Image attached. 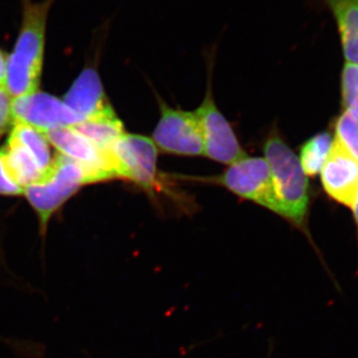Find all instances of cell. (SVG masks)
Returning <instances> with one entry per match:
<instances>
[{
  "label": "cell",
  "mask_w": 358,
  "mask_h": 358,
  "mask_svg": "<svg viewBox=\"0 0 358 358\" xmlns=\"http://www.w3.org/2000/svg\"><path fill=\"white\" fill-rule=\"evenodd\" d=\"M57 0H20L21 20L13 50L6 58V89L11 98L34 93L43 69L49 14Z\"/></svg>",
  "instance_id": "cell-1"
},
{
  "label": "cell",
  "mask_w": 358,
  "mask_h": 358,
  "mask_svg": "<svg viewBox=\"0 0 358 358\" xmlns=\"http://www.w3.org/2000/svg\"><path fill=\"white\" fill-rule=\"evenodd\" d=\"M264 154L272 174L275 199L279 205V215L288 220L308 238L315 253L319 256L320 264L334 282V288L341 291L336 275L327 266L308 231L310 183L301 169L300 159L275 131L266 141Z\"/></svg>",
  "instance_id": "cell-2"
},
{
  "label": "cell",
  "mask_w": 358,
  "mask_h": 358,
  "mask_svg": "<svg viewBox=\"0 0 358 358\" xmlns=\"http://www.w3.org/2000/svg\"><path fill=\"white\" fill-rule=\"evenodd\" d=\"M88 173L81 164L57 155L45 178L25 187L23 194L36 212L39 233L45 237L51 218L83 185H90Z\"/></svg>",
  "instance_id": "cell-3"
},
{
  "label": "cell",
  "mask_w": 358,
  "mask_h": 358,
  "mask_svg": "<svg viewBox=\"0 0 358 358\" xmlns=\"http://www.w3.org/2000/svg\"><path fill=\"white\" fill-rule=\"evenodd\" d=\"M160 119L152 134L155 147L167 154L204 155V141L194 112L173 109L159 98Z\"/></svg>",
  "instance_id": "cell-4"
},
{
  "label": "cell",
  "mask_w": 358,
  "mask_h": 358,
  "mask_svg": "<svg viewBox=\"0 0 358 358\" xmlns=\"http://www.w3.org/2000/svg\"><path fill=\"white\" fill-rule=\"evenodd\" d=\"M212 179L241 199L251 200L279 215L272 174L266 159L247 155Z\"/></svg>",
  "instance_id": "cell-5"
},
{
  "label": "cell",
  "mask_w": 358,
  "mask_h": 358,
  "mask_svg": "<svg viewBox=\"0 0 358 358\" xmlns=\"http://www.w3.org/2000/svg\"><path fill=\"white\" fill-rule=\"evenodd\" d=\"M61 155L74 160L86 169L91 183L119 178L112 150H103L71 127L44 133Z\"/></svg>",
  "instance_id": "cell-6"
},
{
  "label": "cell",
  "mask_w": 358,
  "mask_h": 358,
  "mask_svg": "<svg viewBox=\"0 0 358 358\" xmlns=\"http://www.w3.org/2000/svg\"><path fill=\"white\" fill-rule=\"evenodd\" d=\"M157 152L152 138L124 134L112 148L117 176L152 193L157 185Z\"/></svg>",
  "instance_id": "cell-7"
},
{
  "label": "cell",
  "mask_w": 358,
  "mask_h": 358,
  "mask_svg": "<svg viewBox=\"0 0 358 358\" xmlns=\"http://www.w3.org/2000/svg\"><path fill=\"white\" fill-rule=\"evenodd\" d=\"M194 113L203 136L204 155L214 162L230 166L247 157L229 122L214 102L210 81L203 102Z\"/></svg>",
  "instance_id": "cell-8"
},
{
  "label": "cell",
  "mask_w": 358,
  "mask_h": 358,
  "mask_svg": "<svg viewBox=\"0 0 358 358\" xmlns=\"http://www.w3.org/2000/svg\"><path fill=\"white\" fill-rule=\"evenodd\" d=\"M14 122L29 124L42 133L64 127H73L84 120L64 102L42 92H34L13 99Z\"/></svg>",
  "instance_id": "cell-9"
},
{
  "label": "cell",
  "mask_w": 358,
  "mask_h": 358,
  "mask_svg": "<svg viewBox=\"0 0 358 358\" xmlns=\"http://www.w3.org/2000/svg\"><path fill=\"white\" fill-rule=\"evenodd\" d=\"M320 173L329 196L352 208L358 194V159L334 141Z\"/></svg>",
  "instance_id": "cell-10"
},
{
  "label": "cell",
  "mask_w": 358,
  "mask_h": 358,
  "mask_svg": "<svg viewBox=\"0 0 358 358\" xmlns=\"http://www.w3.org/2000/svg\"><path fill=\"white\" fill-rule=\"evenodd\" d=\"M63 102L84 121L112 108L108 102L98 73L91 67L82 71L66 94Z\"/></svg>",
  "instance_id": "cell-11"
},
{
  "label": "cell",
  "mask_w": 358,
  "mask_h": 358,
  "mask_svg": "<svg viewBox=\"0 0 358 358\" xmlns=\"http://www.w3.org/2000/svg\"><path fill=\"white\" fill-rule=\"evenodd\" d=\"M334 16L343 56L358 65V0H320Z\"/></svg>",
  "instance_id": "cell-12"
},
{
  "label": "cell",
  "mask_w": 358,
  "mask_h": 358,
  "mask_svg": "<svg viewBox=\"0 0 358 358\" xmlns=\"http://www.w3.org/2000/svg\"><path fill=\"white\" fill-rule=\"evenodd\" d=\"M1 152L9 178L20 187L35 185L45 178L34 157L13 136H9Z\"/></svg>",
  "instance_id": "cell-13"
},
{
  "label": "cell",
  "mask_w": 358,
  "mask_h": 358,
  "mask_svg": "<svg viewBox=\"0 0 358 358\" xmlns=\"http://www.w3.org/2000/svg\"><path fill=\"white\" fill-rule=\"evenodd\" d=\"M103 150H112L124 136V128L113 108L71 127Z\"/></svg>",
  "instance_id": "cell-14"
},
{
  "label": "cell",
  "mask_w": 358,
  "mask_h": 358,
  "mask_svg": "<svg viewBox=\"0 0 358 358\" xmlns=\"http://www.w3.org/2000/svg\"><path fill=\"white\" fill-rule=\"evenodd\" d=\"M10 136L20 141L23 147L29 150L45 176L51 169L54 157H52L50 145L44 133L23 122H14Z\"/></svg>",
  "instance_id": "cell-15"
},
{
  "label": "cell",
  "mask_w": 358,
  "mask_h": 358,
  "mask_svg": "<svg viewBox=\"0 0 358 358\" xmlns=\"http://www.w3.org/2000/svg\"><path fill=\"white\" fill-rule=\"evenodd\" d=\"M331 145V134L320 133L315 134L303 145L300 162L306 176H315L322 171Z\"/></svg>",
  "instance_id": "cell-16"
},
{
  "label": "cell",
  "mask_w": 358,
  "mask_h": 358,
  "mask_svg": "<svg viewBox=\"0 0 358 358\" xmlns=\"http://www.w3.org/2000/svg\"><path fill=\"white\" fill-rule=\"evenodd\" d=\"M336 141L358 159V119L345 110L336 122Z\"/></svg>",
  "instance_id": "cell-17"
},
{
  "label": "cell",
  "mask_w": 358,
  "mask_h": 358,
  "mask_svg": "<svg viewBox=\"0 0 358 358\" xmlns=\"http://www.w3.org/2000/svg\"><path fill=\"white\" fill-rule=\"evenodd\" d=\"M343 103L348 112L358 119V65L346 62L341 75Z\"/></svg>",
  "instance_id": "cell-18"
},
{
  "label": "cell",
  "mask_w": 358,
  "mask_h": 358,
  "mask_svg": "<svg viewBox=\"0 0 358 358\" xmlns=\"http://www.w3.org/2000/svg\"><path fill=\"white\" fill-rule=\"evenodd\" d=\"M13 120V99L6 87H0V136L6 133Z\"/></svg>",
  "instance_id": "cell-19"
},
{
  "label": "cell",
  "mask_w": 358,
  "mask_h": 358,
  "mask_svg": "<svg viewBox=\"0 0 358 358\" xmlns=\"http://www.w3.org/2000/svg\"><path fill=\"white\" fill-rule=\"evenodd\" d=\"M23 194V188L9 178L6 166H4L3 157L0 150V195L6 196H18Z\"/></svg>",
  "instance_id": "cell-20"
},
{
  "label": "cell",
  "mask_w": 358,
  "mask_h": 358,
  "mask_svg": "<svg viewBox=\"0 0 358 358\" xmlns=\"http://www.w3.org/2000/svg\"><path fill=\"white\" fill-rule=\"evenodd\" d=\"M6 58L0 49V87H6Z\"/></svg>",
  "instance_id": "cell-21"
},
{
  "label": "cell",
  "mask_w": 358,
  "mask_h": 358,
  "mask_svg": "<svg viewBox=\"0 0 358 358\" xmlns=\"http://www.w3.org/2000/svg\"><path fill=\"white\" fill-rule=\"evenodd\" d=\"M352 209L353 210V216H355V225H357V241H358V194H357V199H355V204H353ZM357 274L358 275V268H357Z\"/></svg>",
  "instance_id": "cell-22"
}]
</instances>
